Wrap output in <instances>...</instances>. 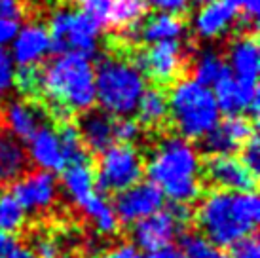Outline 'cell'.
Wrapping results in <instances>:
<instances>
[{
    "label": "cell",
    "mask_w": 260,
    "mask_h": 258,
    "mask_svg": "<svg viewBox=\"0 0 260 258\" xmlns=\"http://www.w3.org/2000/svg\"><path fill=\"white\" fill-rule=\"evenodd\" d=\"M50 118L38 103L25 99H8L0 103V129L15 137L19 143H30L38 129L48 125Z\"/></svg>",
    "instance_id": "cell-11"
},
{
    "label": "cell",
    "mask_w": 260,
    "mask_h": 258,
    "mask_svg": "<svg viewBox=\"0 0 260 258\" xmlns=\"http://www.w3.org/2000/svg\"><path fill=\"white\" fill-rule=\"evenodd\" d=\"M181 256L182 258H230L213 247V245L202 236V234H192L184 232L181 234Z\"/></svg>",
    "instance_id": "cell-30"
},
{
    "label": "cell",
    "mask_w": 260,
    "mask_h": 258,
    "mask_svg": "<svg viewBox=\"0 0 260 258\" xmlns=\"http://www.w3.org/2000/svg\"><path fill=\"white\" fill-rule=\"evenodd\" d=\"M0 19H8V21L27 19L30 21L27 2L25 0H0Z\"/></svg>",
    "instance_id": "cell-33"
},
{
    "label": "cell",
    "mask_w": 260,
    "mask_h": 258,
    "mask_svg": "<svg viewBox=\"0 0 260 258\" xmlns=\"http://www.w3.org/2000/svg\"><path fill=\"white\" fill-rule=\"evenodd\" d=\"M46 67V84L40 107L51 123L73 122L82 112L95 107V71L89 59L65 53Z\"/></svg>",
    "instance_id": "cell-1"
},
{
    "label": "cell",
    "mask_w": 260,
    "mask_h": 258,
    "mask_svg": "<svg viewBox=\"0 0 260 258\" xmlns=\"http://www.w3.org/2000/svg\"><path fill=\"white\" fill-rule=\"evenodd\" d=\"M200 165L192 144L175 133H164L145 162V173L171 203L190 205L202 196Z\"/></svg>",
    "instance_id": "cell-2"
},
{
    "label": "cell",
    "mask_w": 260,
    "mask_h": 258,
    "mask_svg": "<svg viewBox=\"0 0 260 258\" xmlns=\"http://www.w3.org/2000/svg\"><path fill=\"white\" fill-rule=\"evenodd\" d=\"M29 159L46 173H61L67 167L55 129L44 125L29 143Z\"/></svg>",
    "instance_id": "cell-20"
},
{
    "label": "cell",
    "mask_w": 260,
    "mask_h": 258,
    "mask_svg": "<svg viewBox=\"0 0 260 258\" xmlns=\"http://www.w3.org/2000/svg\"><path fill=\"white\" fill-rule=\"evenodd\" d=\"M80 133V139L86 146V150L91 156H101L105 150H109L114 139V123L116 118L109 112H105L99 107H91L89 110L78 114L73 120Z\"/></svg>",
    "instance_id": "cell-15"
},
{
    "label": "cell",
    "mask_w": 260,
    "mask_h": 258,
    "mask_svg": "<svg viewBox=\"0 0 260 258\" xmlns=\"http://www.w3.org/2000/svg\"><path fill=\"white\" fill-rule=\"evenodd\" d=\"M12 76H14V67L12 59L4 48H0V95L6 93L12 86Z\"/></svg>",
    "instance_id": "cell-38"
},
{
    "label": "cell",
    "mask_w": 260,
    "mask_h": 258,
    "mask_svg": "<svg viewBox=\"0 0 260 258\" xmlns=\"http://www.w3.org/2000/svg\"><path fill=\"white\" fill-rule=\"evenodd\" d=\"M137 118L135 122L148 133L154 135H164V133H173L171 122H169V101L167 91L158 87H146L141 99L137 103Z\"/></svg>",
    "instance_id": "cell-18"
},
{
    "label": "cell",
    "mask_w": 260,
    "mask_h": 258,
    "mask_svg": "<svg viewBox=\"0 0 260 258\" xmlns=\"http://www.w3.org/2000/svg\"><path fill=\"white\" fill-rule=\"evenodd\" d=\"M12 196L25 213H42L57 201V180L51 173L29 171L12 186Z\"/></svg>",
    "instance_id": "cell-14"
},
{
    "label": "cell",
    "mask_w": 260,
    "mask_h": 258,
    "mask_svg": "<svg viewBox=\"0 0 260 258\" xmlns=\"http://www.w3.org/2000/svg\"><path fill=\"white\" fill-rule=\"evenodd\" d=\"M29 154L23 143L0 129V186H14L29 173Z\"/></svg>",
    "instance_id": "cell-19"
},
{
    "label": "cell",
    "mask_w": 260,
    "mask_h": 258,
    "mask_svg": "<svg viewBox=\"0 0 260 258\" xmlns=\"http://www.w3.org/2000/svg\"><path fill=\"white\" fill-rule=\"evenodd\" d=\"M61 186L65 190L67 198L74 205L82 207L91 196L97 194L93 164L67 165L61 171Z\"/></svg>",
    "instance_id": "cell-22"
},
{
    "label": "cell",
    "mask_w": 260,
    "mask_h": 258,
    "mask_svg": "<svg viewBox=\"0 0 260 258\" xmlns=\"http://www.w3.org/2000/svg\"><path fill=\"white\" fill-rule=\"evenodd\" d=\"M230 67L224 61L222 55H218L215 51H203L198 57L192 59L188 78L192 76L196 84H200L203 87H209L215 86L218 80L230 76Z\"/></svg>",
    "instance_id": "cell-24"
},
{
    "label": "cell",
    "mask_w": 260,
    "mask_h": 258,
    "mask_svg": "<svg viewBox=\"0 0 260 258\" xmlns=\"http://www.w3.org/2000/svg\"><path fill=\"white\" fill-rule=\"evenodd\" d=\"M53 129H55V135H57L59 146H61L67 165L93 164V156L86 150L74 122L53 123Z\"/></svg>",
    "instance_id": "cell-26"
},
{
    "label": "cell",
    "mask_w": 260,
    "mask_h": 258,
    "mask_svg": "<svg viewBox=\"0 0 260 258\" xmlns=\"http://www.w3.org/2000/svg\"><path fill=\"white\" fill-rule=\"evenodd\" d=\"M27 213L10 192H0V232L17 234L25 228Z\"/></svg>",
    "instance_id": "cell-29"
},
{
    "label": "cell",
    "mask_w": 260,
    "mask_h": 258,
    "mask_svg": "<svg viewBox=\"0 0 260 258\" xmlns=\"http://www.w3.org/2000/svg\"><path fill=\"white\" fill-rule=\"evenodd\" d=\"M57 258H82L80 254H74V252H65V254H59Z\"/></svg>",
    "instance_id": "cell-45"
},
{
    "label": "cell",
    "mask_w": 260,
    "mask_h": 258,
    "mask_svg": "<svg viewBox=\"0 0 260 258\" xmlns=\"http://www.w3.org/2000/svg\"><path fill=\"white\" fill-rule=\"evenodd\" d=\"M17 247H19V243L12 234L0 232V258H8Z\"/></svg>",
    "instance_id": "cell-41"
},
{
    "label": "cell",
    "mask_w": 260,
    "mask_h": 258,
    "mask_svg": "<svg viewBox=\"0 0 260 258\" xmlns=\"http://www.w3.org/2000/svg\"><path fill=\"white\" fill-rule=\"evenodd\" d=\"M241 162L245 164V167L253 173L254 177H258L260 169V146H258V137L253 135L241 146Z\"/></svg>",
    "instance_id": "cell-34"
},
{
    "label": "cell",
    "mask_w": 260,
    "mask_h": 258,
    "mask_svg": "<svg viewBox=\"0 0 260 258\" xmlns=\"http://www.w3.org/2000/svg\"><path fill=\"white\" fill-rule=\"evenodd\" d=\"M50 51V35L38 23H29L25 29L17 35L14 44V57L21 64L38 63L40 59Z\"/></svg>",
    "instance_id": "cell-23"
},
{
    "label": "cell",
    "mask_w": 260,
    "mask_h": 258,
    "mask_svg": "<svg viewBox=\"0 0 260 258\" xmlns=\"http://www.w3.org/2000/svg\"><path fill=\"white\" fill-rule=\"evenodd\" d=\"M145 175V156L135 144H112L99 156L95 186L99 194H120L139 184Z\"/></svg>",
    "instance_id": "cell-8"
},
{
    "label": "cell",
    "mask_w": 260,
    "mask_h": 258,
    "mask_svg": "<svg viewBox=\"0 0 260 258\" xmlns=\"http://www.w3.org/2000/svg\"><path fill=\"white\" fill-rule=\"evenodd\" d=\"M95 101L114 118H127L137 108L146 82L133 64L118 53L105 51L95 64Z\"/></svg>",
    "instance_id": "cell-5"
},
{
    "label": "cell",
    "mask_w": 260,
    "mask_h": 258,
    "mask_svg": "<svg viewBox=\"0 0 260 258\" xmlns=\"http://www.w3.org/2000/svg\"><path fill=\"white\" fill-rule=\"evenodd\" d=\"M19 25L17 21H8V19H0V46L8 44L15 35H17Z\"/></svg>",
    "instance_id": "cell-42"
},
{
    "label": "cell",
    "mask_w": 260,
    "mask_h": 258,
    "mask_svg": "<svg viewBox=\"0 0 260 258\" xmlns=\"http://www.w3.org/2000/svg\"><path fill=\"white\" fill-rule=\"evenodd\" d=\"M122 53L141 72L143 80L148 82V87L164 91L188 78L194 59L192 44H182L181 40H166L150 46H135L125 40Z\"/></svg>",
    "instance_id": "cell-4"
},
{
    "label": "cell",
    "mask_w": 260,
    "mask_h": 258,
    "mask_svg": "<svg viewBox=\"0 0 260 258\" xmlns=\"http://www.w3.org/2000/svg\"><path fill=\"white\" fill-rule=\"evenodd\" d=\"M12 84L25 101H32V103L40 105L44 97V84H46V67H44V63L21 64L14 72Z\"/></svg>",
    "instance_id": "cell-25"
},
{
    "label": "cell",
    "mask_w": 260,
    "mask_h": 258,
    "mask_svg": "<svg viewBox=\"0 0 260 258\" xmlns=\"http://www.w3.org/2000/svg\"><path fill=\"white\" fill-rule=\"evenodd\" d=\"M99 29L101 25L78 8H59L50 17V51L57 55L78 53L87 59L93 57L97 51Z\"/></svg>",
    "instance_id": "cell-7"
},
{
    "label": "cell",
    "mask_w": 260,
    "mask_h": 258,
    "mask_svg": "<svg viewBox=\"0 0 260 258\" xmlns=\"http://www.w3.org/2000/svg\"><path fill=\"white\" fill-rule=\"evenodd\" d=\"M253 135H256V122L251 118L243 114L226 116L203 137L202 148L207 156H232L234 152L241 150Z\"/></svg>",
    "instance_id": "cell-12"
},
{
    "label": "cell",
    "mask_w": 260,
    "mask_h": 258,
    "mask_svg": "<svg viewBox=\"0 0 260 258\" xmlns=\"http://www.w3.org/2000/svg\"><path fill=\"white\" fill-rule=\"evenodd\" d=\"M188 19L171 14H150L139 19L129 29L122 30L125 40H129L135 46H150V44L166 42V40H179L186 33Z\"/></svg>",
    "instance_id": "cell-13"
},
{
    "label": "cell",
    "mask_w": 260,
    "mask_h": 258,
    "mask_svg": "<svg viewBox=\"0 0 260 258\" xmlns=\"http://www.w3.org/2000/svg\"><path fill=\"white\" fill-rule=\"evenodd\" d=\"M145 258H182V256H181V251H179L177 247L169 245V247H164V249H159V251L148 252Z\"/></svg>",
    "instance_id": "cell-43"
},
{
    "label": "cell",
    "mask_w": 260,
    "mask_h": 258,
    "mask_svg": "<svg viewBox=\"0 0 260 258\" xmlns=\"http://www.w3.org/2000/svg\"><path fill=\"white\" fill-rule=\"evenodd\" d=\"M239 15H247V17H258V2L260 0H226Z\"/></svg>",
    "instance_id": "cell-40"
},
{
    "label": "cell",
    "mask_w": 260,
    "mask_h": 258,
    "mask_svg": "<svg viewBox=\"0 0 260 258\" xmlns=\"http://www.w3.org/2000/svg\"><path fill=\"white\" fill-rule=\"evenodd\" d=\"M30 252L37 258H57L59 256V243L55 237L42 236L35 239V247Z\"/></svg>",
    "instance_id": "cell-37"
},
{
    "label": "cell",
    "mask_w": 260,
    "mask_h": 258,
    "mask_svg": "<svg viewBox=\"0 0 260 258\" xmlns=\"http://www.w3.org/2000/svg\"><path fill=\"white\" fill-rule=\"evenodd\" d=\"M200 2H211V0H200Z\"/></svg>",
    "instance_id": "cell-46"
},
{
    "label": "cell",
    "mask_w": 260,
    "mask_h": 258,
    "mask_svg": "<svg viewBox=\"0 0 260 258\" xmlns=\"http://www.w3.org/2000/svg\"><path fill=\"white\" fill-rule=\"evenodd\" d=\"M82 213L89 218V222L93 224L97 234L101 236H114L118 230V220H116L114 209L109 201L103 198V194H95L82 205Z\"/></svg>",
    "instance_id": "cell-28"
},
{
    "label": "cell",
    "mask_w": 260,
    "mask_h": 258,
    "mask_svg": "<svg viewBox=\"0 0 260 258\" xmlns=\"http://www.w3.org/2000/svg\"><path fill=\"white\" fill-rule=\"evenodd\" d=\"M8 258H37V256L30 252V249H25V247L19 245V247H17V249H15V251L12 252Z\"/></svg>",
    "instance_id": "cell-44"
},
{
    "label": "cell",
    "mask_w": 260,
    "mask_h": 258,
    "mask_svg": "<svg viewBox=\"0 0 260 258\" xmlns=\"http://www.w3.org/2000/svg\"><path fill=\"white\" fill-rule=\"evenodd\" d=\"M164 203H166V196L156 184L139 182L125 192L116 194L112 209H114L118 224L122 222L123 226H133L161 211Z\"/></svg>",
    "instance_id": "cell-10"
},
{
    "label": "cell",
    "mask_w": 260,
    "mask_h": 258,
    "mask_svg": "<svg viewBox=\"0 0 260 258\" xmlns=\"http://www.w3.org/2000/svg\"><path fill=\"white\" fill-rule=\"evenodd\" d=\"M141 131L143 129L135 122V118H116V123H114L116 144H133L135 139H139Z\"/></svg>",
    "instance_id": "cell-31"
},
{
    "label": "cell",
    "mask_w": 260,
    "mask_h": 258,
    "mask_svg": "<svg viewBox=\"0 0 260 258\" xmlns=\"http://www.w3.org/2000/svg\"><path fill=\"white\" fill-rule=\"evenodd\" d=\"M169 122L175 135L184 141H202L218 123V107L209 87L182 80L167 91Z\"/></svg>",
    "instance_id": "cell-6"
},
{
    "label": "cell",
    "mask_w": 260,
    "mask_h": 258,
    "mask_svg": "<svg viewBox=\"0 0 260 258\" xmlns=\"http://www.w3.org/2000/svg\"><path fill=\"white\" fill-rule=\"evenodd\" d=\"M93 258H141V252L129 243H122L118 245V247H112L109 251L101 252V254H97Z\"/></svg>",
    "instance_id": "cell-39"
},
{
    "label": "cell",
    "mask_w": 260,
    "mask_h": 258,
    "mask_svg": "<svg viewBox=\"0 0 260 258\" xmlns=\"http://www.w3.org/2000/svg\"><path fill=\"white\" fill-rule=\"evenodd\" d=\"M181 234V224L173 218L169 211H158L156 215L148 216L141 222L133 224L131 239L135 249H143L146 252L159 251L164 247H169L173 239Z\"/></svg>",
    "instance_id": "cell-16"
},
{
    "label": "cell",
    "mask_w": 260,
    "mask_h": 258,
    "mask_svg": "<svg viewBox=\"0 0 260 258\" xmlns=\"http://www.w3.org/2000/svg\"><path fill=\"white\" fill-rule=\"evenodd\" d=\"M67 4L78 6V10L89 14L99 25H105L112 0H67Z\"/></svg>",
    "instance_id": "cell-32"
},
{
    "label": "cell",
    "mask_w": 260,
    "mask_h": 258,
    "mask_svg": "<svg viewBox=\"0 0 260 258\" xmlns=\"http://www.w3.org/2000/svg\"><path fill=\"white\" fill-rule=\"evenodd\" d=\"M236 17L238 12L226 0H211L198 12L196 33L202 38H217L234 27Z\"/></svg>",
    "instance_id": "cell-21"
},
{
    "label": "cell",
    "mask_w": 260,
    "mask_h": 258,
    "mask_svg": "<svg viewBox=\"0 0 260 258\" xmlns=\"http://www.w3.org/2000/svg\"><path fill=\"white\" fill-rule=\"evenodd\" d=\"M146 4L158 8L161 14L179 15V17H186V19L190 15V0H146Z\"/></svg>",
    "instance_id": "cell-35"
},
{
    "label": "cell",
    "mask_w": 260,
    "mask_h": 258,
    "mask_svg": "<svg viewBox=\"0 0 260 258\" xmlns=\"http://www.w3.org/2000/svg\"><path fill=\"white\" fill-rule=\"evenodd\" d=\"M200 177L217 190L234 194L254 192L258 180L236 156H205L200 165Z\"/></svg>",
    "instance_id": "cell-9"
},
{
    "label": "cell",
    "mask_w": 260,
    "mask_h": 258,
    "mask_svg": "<svg viewBox=\"0 0 260 258\" xmlns=\"http://www.w3.org/2000/svg\"><path fill=\"white\" fill-rule=\"evenodd\" d=\"M230 258H260V247H258V237L256 234L243 237L241 241L232 247V256Z\"/></svg>",
    "instance_id": "cell-36"
},
{
    "label": "cell",
    "mask_w": 260,
    "mask_h": 258,
    "mask_svg": "<svg viewBox=\"0 0 260 258\" xmlns=\"http://www.w3.org/2000/svg\"><path fill=\"white\" fill-rule=\"evenodd\" d=\"M196 222L213 247H234L253 236L260 220V201L254 192L234 194L213 190L196 209Z\"/></svg>",
    "instance_id": "cell-3"
},
{
    "label": "cell",
    "mask_w": 260,
    "mask_h": 258,
    "mask_svg": "<svg viewBox=\"0 0 260 258\" xmlns=\"http://www.w3.org/2000/svg\"><path fill=\"white\" fill-rule=\"evenodd\" d=\"M230 71H236V80L241 84H256L258 76V33L234 35L226 46Z\"/></svg>",
    "instance_id": "cell-17"
},
{
    "label": "cell",
    "mask_w": 260,
    "mask_h": 258,
    "mask_svg": "<svg viewBox=\"0 0 260 258\" xmlns=\"http://www.w3.org/2000/svg\"><path fill=\"white\" fill-rule=\"evenodd\" d=\"M146 0H112L105 27L110 30H125L146 15Z\"/></svg>",
    "instance_id": "cell-27"
}]
</instances>
